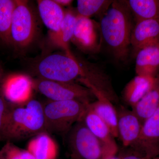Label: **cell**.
Masks as SVG:
<instances>
[{
	"instance_id": "11",
	"label": "cell",
	"mask_w": 159,
	"mask_h": 159,
	"mask_svg": "<svg viewBox=\"0 0 159 159\" xmlns=\"http://www.w3.org/2000/svg\"><path fill=\"white\" fill-rule=\"evenodd\" d=\"M79 82L89 89L97 100L89 104L90 107L108 125L114 138L119 137L118 129V114L112 102L103 92L87 80L80 78Z\"/></svg>"
},
{
	"instance_id": "12",
	"label": "cell",
	"mask_w": 159,
	"mask_h": 159,
	"mask_svg": "<svg viewBox=\"0 0 159 159\" xmlns=\"http://www.w3.org/2000/svg\"><path fill=\"white\" fill-rule=\"evenodd\" d=\"M89 104L82 120L87 127L104 145L112 156L116 157L118 147L115 138L107 124L92 109Z\"/></svg>"
},
{
	"instance_id": "31",
	"label": "cell",
	"mask_w": 159,
	"mask_h": 159,
	"mask_svg": "<svg viewBox=\"0 0 159 159\" xmlns=\"http://www.w3.org/2000/svg\"><path fill=\"white\" fill-rule=\"evenodd\" d=\"M153 159H159V157H158L155 158Z\"/></svg>"
},
{
	"instance_id": "19",
	"label": "cell",
	"mask_w": 159,
	"mask_h": 159,
	"mask_svg": "<svg viewBox=\"0 0 159 159\" xmlns=\"http://www.w3.org/2000/svg\"><path fill=\"white\" fill-rule=\"evenodd\" d=\"M77 17V14L72 10H66L64 18L59 32L51 39L54 45L62 48L69 56L74 55L69 48V44L74 35Z\"/></svg>"
},
{
	"instance_id": "23",
	"label": "cell",
	"mask_w": 159,
	"mask_h": 159,
	"mask_svg": "<svg viewBox=\"0 0 159 159\" xmlns=\"http://www.w3.org/2000/svg\"><path fill=\"white\" fill-rule=\"evenodd\" d=\"M113 2L108 0H78L77 15L90 18L96 15H102Z\"/></svg>"
},
{
	"instance_id": "27",
	"label": "cell",
	"mask_w": 159,
	"mask_h": 159,
	"mask_svg": "<svg viewBox=\"0 0 159 159\" xmlns=\"http://www.w3.org/2000/svg\"><path fill=\"white\" fill-rule=\"evenodd\" d=\"M54 1L61 7L70 6L73 2V1H71V0H54Z\"/></svg>"
},
{
	"instance_id": "16",
	"label": "cell",
	"mask_w": 159,
	"mask_h": 159,
	"mask_svg": "<svg viewBox=\"0 0 159 159\" xmlns=\"http://www.w3.org/2000/svg\"><path fill=\"white\" fill-rule=\"evenodd\" d=\"M137 75L156 77L159 70V43L141 49L135 55Z\"/></svg>"
},
{
	"instance_id": "17",
	"label": "cell",
	"mask_w": 159,
	"mask_h": 159,
	"mask_svg": "<svg viewBox=\"0 0 159 159\" xmlns=\"http://www.w3.org/2000/svg\"><path fill=\"white\" fill-rule=\"evenodd\" d=\"M157 77L137 75L127 84L124 89V100L133 107L156 84Z\"/></svg>"
},
{
	"instance_id": "6",
	"label": "cell",
	"mask_w": 159,
	"mask_h": 159,
	"mask_svg": "<svg viewBox=\"0 0 159 159\" xmlns=\"http://www.w3.org/2000/svg\"><path fill=\"white\" fill-rule=\"evenodd\" d=\"M36 14L27 1H16L10 28V44L17 49L27 48L38 31Z\"/></svg>"
},
{
	"instance_id": "22",
	"label": "cell",
	"mask_w": 159,
	"mask_h": 159,
	"mask_svg": "<svg viewBox=\"0 0 159 159\" xmlns=\"http://www.w3.org/2000/svg\"><path fill=\"white\" fill-rule=\"evenodd\" d=\"M15 0H0V41L10 44V28Z\"/></svg>"
},
{
	"instance_id": "28",
	"label": "cell",
	"mask_w": 159,
	"mask_h": 159,
	"mask_svg": "<svg viewBox=\"0 0 159 159\" xmlns=\"http://www.w3.org/2000/svg\"><path fill=\"white\" fill-rule=\"evenodd\" d=\"M4 77H5L4 76V72H3L2 67L0 63V85L2 84Z\"/></svg>"
},
{
	"instance_id": "3",
	"label": "cell",
	"mask_w": 159,
	"mask_h": 159,
	"mask_svg": "<svg viewBox=\"0 0 159 159\" xmlns=\"http://www.w3.org/2000/svg\"><path fill=\"white\" fill-rule=\"evenodd\" d=\"M89 104L72 100L51 101L43 105L46 132L66 134L82 120Z\"/></svg>"
},
{
	"instance_id": "5",
	"label": "cell",
	"mask_w": 159,
	"mask_h": 159,
	"mask_svg": "<svg viewBox=\"0 0 159 159\" xmlns=\"http://www.w3.org/2000/svg\"><path fill=\"white\" fill-rule=\"evenodd\" d=\"M40 78L62 82H73L84 78L86 70L80 64L74 55L53 54L41 60L36 66Z\"/></svg>"
},
{
	"instance_id": "29",
	"label": "cell",
	"mask_w": 159,
	"mask_h": 159,
	"mask_svg": "<svg viewBox=\"0 0 159 159\" xmlns=\"http://www.w3.org/2000/svg\"><path fill=\"white\" fill-rule=\"evenodd\" d=\"M108 159H120L119 158V157H113L110 158Z\"/></svg>"
},
{
	"instance_id": "14",
	"label": "cell",
	"mask_w": 159,
	"mask_h": 159,
	"mask_svg": "<svg viewBox=\"0 0 159 159\" xmlns=\"http://www.w3.org/2000/svg\"><path fill=\"white\" fill-rule=\"evenodd\" d=\"M117 114L119 137L125 147L132 148L139 140L142 124L132 111L121 107Z\"/></svg>"
},
{
	"instance_id": "2",
	"label": "cell",
	"mask_w": 159,
	"mask_h": 159,
	"mask_svg": "<svg viewBox=\"0 0 159 159\" xmlns=\"http://www.w3.org/2000/svg\"><path fill=\"white\" fill-rule=\"evenodd\" d=\"M44 132L43 105L35 99H31L23 105H12L0 122V140L2 141L17 142Z\"/></svg>"
},
{
	"instance_id": "7",
	"label": "cell",
	"mask_w": 159,
	"mask_h": 159,
	"mask_svg": "<svg viewBox=\"0 0 159 159\" xmlns=\"http://www.w3.org/2000/svg\"><path fill=\"white\" fill-rule=\"evenodd\" d=\"M33 81L34 89L51 101L75 100L88 104L95 97L89 89L73 82H58L40 78Z\"/></svg>"
},
{
	"instance_id": "18",
	"label": "cell",
	"mask_w": 159,
	"mask_h": 159,
	"mask_svg": "<svg viewBox=\"0 0 159 159\" xmlns=\"http://www.w3.org/2000/svg\"><path fill=\"white\" fill-rule=\"evenodd\" d=\"M27 150L34 159H57L58 156L57 144L46 132L33 137L28 143Z\"/></svg>"
},
{
	"instance_id": "26",
	"label": "cell",
	"mask_w": 159,
	"mask_h": 159,
	"mask_svg": "<svg viewBox=\"0 0 159 159\" xmlns=\"http://www.w3.org/2000/svg\"><path fill=\"white\" fill-rule=\"evenodd\" d=\"M119 157L120 159H145L134 154L132 152L128 153H122L121 155L119 156Z\"/></svg>"
},
{
	"instance_id": "10",
	"label": "cell",
	"mask_w": 159,
	"mask_h": 159,
	"mask_svg": "<svg viewBox=\"0 0 159 159\" xmlns=\"http://www.w3.org/2000/svg\"><path fill=\"white\" fill-rule=\"evenodd\" d=\"M99 24L90 18L77 15L72 42L81 50L97 51L102 38Z\"/></svg>"
},
{
	"instance_id": "20",
	"label": "cell",
	"mask_w": 159,
	"mask_h": 159,
	"mask_svg": "<svg viewBox=\"0 0 159 159\" xmlns=\"http://www.w3.org/2000/svg\"><path fill=\"white\" fill-rule=\"evenodd\" d=\"M136 21L154 19L159 20V0L125 1Z\"/></svg>"
},
{
	"instance_id": "24",
	"label": "cell",
	"mask_w": 159,
	"mask_h": 159,
	"mask_svg": "<svg viewBox=\"0 0 159 159\" xmlns=\"http://www.w3.org/2000/svg\"><path fill=\"white\" fill-rule=\"evenodd\" d=\"M0 159H34L26 149H22L13 144L6 142L0 149Z\"/></svg>"
},
{
	"instance_id": "21",
	"label": "cell",
	"mask_w": 159,
	"mask_h": 159,
	"mask_svg": "<svg viewBox=\"0 0 159 159\" xmlns=\"http://www.w3.org/2000/svg\"><path fill=\"white\" fill-rule=\"evenodd\" d=\"M159 106V80L148 92L132 108L142 125L156 111Z\"/></svg>"
},
{
	"instance_id": "8",
	"label": "cell",
	"mask_w": 159,
	"mask_h": 159,
	"mask_svg": "<svg viewBox=\"0 0 159 159\" xmlns=\"http://www.w3.org/2000/svg\"><path fill=\"white\" fill-rule=\"evenodd\" d=\"M134 154L145 159L159 156V106L142 125L140 136L131 148Z\"/></svg>"
},
{
	"instance_id": "15",
	"label": "cell",
	"mask_w": 159,
	"mask_h": 159,
	"mask_svg": "<svg viewBox=\"0 0 159 159\" xmlns=\"http://www.w3.org/2000/svg\"><path fill=\"white\" fill-rule=\"evenodd\" d=\"M37 3L40 17L50 30V39H52L59 32L66 11L54 0H39Z\"/></svg>"
},
{
	"instance_id": "9",
	"label": "cell",
	"mask_w": 159,
	"mask_h": 159,
	"mask_svg": "<svg viewBox=\"0 0 159 159\" xmlns=\"http://www.w3.org/2000/svg\"><path fill=\"white\" fill-rule=\"evenodd\" d=\"M3 97L11 105L21 106L31 99L33 80L25 74H13L4 77L1 85Z\"/></svg>"
},
{
	"instance_id": "30",
	"label": "cell",
	"mask_w": 159,
	"mask_h": 159,
	"mask_svg": "<svg viewBox=\"0 0 159 159\" xmlns=\"http://www.w3.org/2000/svg\"><path fill=\"white\" fill-rule=\"evenodd\" d=\"M2 94V93H1V85H0V95H1Z\"/></svg>"
},
{
	"instance_id": "1",
	"label": "cell",
	"mask_w": 159,
	"mask_h": 159,
	"mask_svg": "<svg viewBox=\"0 0 159 159\" xmlns=\"http://www.w3.org/2000/svg\"><path fill=\"white\" fill-rule=\"evenodd\" d=\"M101 16L99 26L102 38L116 59L125 60L134 27L131 12L125 1H113Z\"/></svg>"
},
{
	"instance_id": "25",
	"label": "cell",
	"mask_w": 159,
	"mask_h": 159,
	"mask_svg": "<svg viewBox=\"0 0 159 159\" xmlns=\"http://www.w3.org/2000/svg\"><path fill=\"white\" fill-rule=\"evenodd\" d=\"M12 107V105L9 103L2 94L0 95V117L9 112Z\"/></svg>"
},
{
	"instance_id": "4",
	"label": "cell",
	"mask_w": 159,
	"mask_h": 159,
	"mask_svg": "<svg viewBox=\"0 0 159 159\" xmlns=\"http://www.w3.org/2000/svg\"><path fill=\"white\" fill-rule=\"evenodd\" d=\"M66 135L71 159H108L114 157L82 119L75 123Z\"/></svg>"
},
{
	"instance_id": "13",
	"label": "cell",
	"mask_w": 159,
	"mask_h": 159,
	"mask_svg": "<svg viewBox=\"0 0 159 159\" xmlns=\"http://www.w3.org/2000/svg\"><path fill=\"white\" fill-rule=\"evenodd\" d=\"M159 43V20L151 19L136 22L134 25L130 45L135 56L146 46Z\"/></svg>"
}]
</instances>
